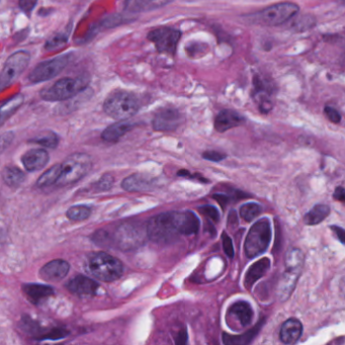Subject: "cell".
<instances>
[{"instance_id": "32", "label": "cell", "mask_w": 345, "mask_h": 345, "mask_svg": "<svg viewBox=\"0 0 345 345\" xmlns=\"http://www.w3.org/2000/svg\"><path fill=\"white\" fill-rule=\"evenodd\" d=\"M262 212V209L259 205L255 203H248L241 207L240 216L246 222H251Z\"/></svg>"}, {"instance_id": "35", "label": "cell", "mask_w": 345, "mask_h": 345, "mask_svg": "<svg viewBox=\"0 0 345 345\" xmlns=\"http://www.w3.org/2000/svg\"><path fill=\"white\" fill-rule=\"evenodd\" d=\"M314 24H315V19L312 16H301V18L298 21L296 20L295 22L296 28L300 30L309 29L312 26H314Z\"/></svg>"}, {"instance_id": "9", "label": "cell", "mask_w": 345, "mask_h": 345, "mask_svg": "<svg viewBox=\"0 0 345 345\" xmlns=\"http://www.w3.org/2000/svg\"><path fill=\"white\" fill-rule=\"evenodd\" d=\"M181 33L174 27L159 26L148 34V40L152 42L160 53L173 55L176 51Z\"/></svg>"}, {"instance_id": "31", "label": "cell", "mask_w": 345, "mask_h": 345, "mask_svg": "<svg viewBox=\"0 0 345 345\" xmlns=\"http://www.w3.org/2000/svg\"><path fill=\"white\" fill-rule=\"evenodd\" d=\"M91 215V208L87 206H73L66 212V216L69 220L74 222L84 221Z\"/></svg>"}, {"instance_id": "33", "label": "cell", "mask_w": 345, "mask_h": 345, "mask_svg": "<svg viewBox=\"0 0 345 345\" xmlns=\"http://www.w3.org/2000/svg\"><path fill=\"white\" fill-rule=\"evenodd\" d=\"M34 142H36L37 144H40L44 147H47V148H55L59 143V138L55 133L47 132V133L41 134L37 138H35Z\"/></svg>"}, {"instance_id": "22", "label": "cell", "mask_w": 345, "mask_h": 345, "mask_svg": "<svg viewBox=\"0 0 345 345\" xmlns=\"http://www.w3.org/2000/svg\"><path fill=\"white\" fill-rule=\"evenodd\" d=\"M133 127L134 124L128 121L127 119L118 120L117 122L110 125L109 128H107L103 132L102 138L107 142H116L123 135H125L129 131H131Z\"/></svg>"}, {"instance_id": "20", "label": "cell", "mask_w": 345, "mask_h": 345, "mask_svg": "<svg viewBox=\"0 0 345 345\" xmlns=\"http://www.w3.org/2000/svg\"><path fill=\"white\" fill-rule=\"evenodd\" d=\"M22 289L27 298L35 304L44 302L54 294L51 287L40 284H26L22 286Z\"/></svg>"}, {"instance_id": "6", "label": "cell", "mask_w": 345, "mask_h": 345, "mask_svg": "<svg viewBox=\"0 0 345 345\" xmlns=\"http://www.w3.org/2000/svg\"><path fill=\"white\" fill-rule=\"evenodd\" d=\"M271 240V227L268 219L263 218L257 221L249 230L245 244V254L248 258H254L262 254Z\"/></svg>"}, {"instance_id": "40", "label": "cell", "mask_w": 345, "mask_h": 345, "mask_svg": "<svg viewBox=\"0 0 345 345\" xmlns=\"http://www.w3.org/2000/svg\"><path fill=\"white\" fill-rule=\"evenodd\" d=\"M223 238V247H224V251L225 253L229 256V257H233L234 255V249H233V243L231 238L227 235V234H223L222 236Z\"/></svg>"}, {"instance_id": "11", "label": "cell", "mask_w": 345, "mask_h": 345, "mask_svg": "<svg viewBox=\"0 0 345 345\" xmlns=\"http://www.w3.org/2000/svg\"><path fill=\"white\" fill-rule=\"evenodd\" d=\"M182 122L181 114L174 109H163L156 114L153 128L156 131L170 132L176 130Z\"/></svg>"}, {"instance_id": "3", "label": "cell", "mask_w": 345, "mask_h": 345, "mask_svg": "<svg viewBox=\"0 0 345 345\" xmlns=\"http://www.w3.org/2000/svg\"><path fill=\"white\" fill-rule=\"evenodd\" d=\"M87 270L96 278L103 281H114L122 274V263L107 252H94L88 256Z\"/></svg>"}, {"instance_id": "21", "label": "cell", "mask_w": 345, "mask_h": 345, "mask_svg": "<svg viewBox=\"0 0 345 345\" xmlns=\"http://www.w3.org/2000/svg\"><path fill=\"white\" fill-rule=\"evenodd\" d=\"M230 315L234 317L241 327L250 325L253 318V310L246 302H237L229 310Z\"/></svg>"}, {"instance_id": "42", "label": "cell", "mask_w": 345, "mask_h": 345, "mask_svg": "<svg viewBox=\"0 0 345 345\" xmlns=\"http://www.w3.org/2000/svg\"><path fill=\"white\" fill-rule=\"evenodd\" d=\"M112 184H113V178L110 175H107L104 178H102L99 185L101 186L102 190H109V188L112 186Z\"/></svg>"}, {"instance_id": "15", "label": "cell", "mask_w": 345, "mask_h": 345, "mask_svg": "<svg viewBox=\"0 0 345 345\" xmlns=\"http://www.w3.org/2000/svg\"><path fill=\"white\" fill-rule=\"evenodd\" d=\"M244 121L245 118L239 113L232 110H224L220 112L215 118V129L220 133H223L238 127Z\"/></svg>"}, {"instance_id": "27", "label": "cell", "mask_w": 345, "mask_h": 345, "mask_svg": "<svg viewBox=\"0 0 345 345\" xmlns=\"http://www.w3.org/2000/svg\"><path fill=\"white\" fill-rule=\"evenodd\" d=\"M330 213V208L326 205H318L314 207L304 218L307 225H317L324 221Z\"/></svg>"}, {"instance_id": "19", "label": "cell", "mask_w": 345, "mask_h": 345, "mask_svg": "<svg viewBox=\"0 0 345 345\" xmlns=\"http://www.w3.org/2000/svg\"><path fill=\"white\" fill-rule=\"evenodd\" d=\"M302 333H303L302 323L298 319L291 318L281 325L279 337H280V340L286 344H294L300 339Z\"/></svg>"}, {"instance_id": "45", "label": "cell", "mask_w": 345, "mask_h": 345, "mask_svg": "<svg viewBox=\"0 0 345 345\" xmlns=\"http://www.w3.org/2000/svg\"><path fill=\"white\" fill-rule=\"evenodd\" d=\"M186 339H187V336H186V333L185 331H181L177 337V340H176V343H180V344H183L186 342Z\"/></svg>"}, {"instance_id": "26", "label": "cell", "mask_w": 345, "mask_h": 345, "mask_svg": "<svg viewBox=\"0 0 345 345\" xmlns=\"http://www.w3.org/2000/svg\"><path fill=\"white\" fill-rule=\"evenodd\" d=\"M299 272L292 271V270H287L282 276V279L280 281L279 285V298L287 300L290 298L292 292L294 291V288L297 284V279L299 277Z\"/></svg>"}, {"instance_id": "24", "label": "cell", "mask_w": 345, "mask_h": 345, "mask_svg": "<svg viewBox=\"0 0 345 345\" xmlns=\"http://www.w3.org/2000/svg\"><path fill=\"white\" fill-rule=\"evenodd\" d=\"M153 181L148 179L146 176L141 174H133L122 181L121 186L124 191L128 192H144L150 191L153 187Z\"/></svg>"}, {"instance_id": "16", "label": "cell", "mask_w": 345, "mask_h": 345, "mask_svg": "<svg viewBox=\"0 0 345 345\" xmlns=\"http://www.w3.org/2000/svg\"><path fill=\"white\" fill-rule=\"evenodd\" d=\"M67 288L73 294L79 296H91L97 293L99 284L85 275H77L68 282Z\"/></svg>"}, {"instance_id": "25", "label": "cell", "mask_w": 345, "mask_h": 345, "mask_svg": "<svg viewBox=\"0 0 345 345\" xmlns=\"http://www.w3.org/2000/svg\"><path fill=\"white\" fill-rule=\"evenodd\" d=\"M24 101L21 93H17L0 106V127L19 109Z\"/></svg>"}, {"instance_id": "23", "label": "cell", "mask_w": 345, "mask_h": 345, "mask_svg": "<svg viewBox=\"0 0 345 345\" xmlns=\"http://www.w3.org/2000/svg\"><path fill=\"white\" fill-rule=\"evenodd\" d=\"M269 266L270 260L268 258H261L253 265H251L245 275V287L247 289L252 287L256 280H258L266 273V271L269 269Z\"/></svg>"}, {"instance_id": "38", "label": "cell", "mask_w": 345, "mask_h": 345, "mask_svg": "<svg viewBox=\"0 0 345 345\" xmlns=\"http://www.w3.org/2000/svg\"><path fill=\"white\" fill-rule=\"evenodd\" d=\"M199 211L203 215H205L206 217L211 218L213 221H215V222L219 221V213H218L216 208L211 207V206H209V207H202L201 209H199Z\"/></svg>"}, {"instance_id": "8", "label": "cell", "mask_w": 345, "mask_h": 345, "mask_svg": "<svg viewBox=\"0 0 345 345\" xmlns=\"http://www.w3.org/2000/svg\"><path fill=\"white\" fill-rule=\"evenodd\" d=\"M30 56L25 51H18L6 60L0 74V91L13 84L26 69Z\"/></svg>"}, {"instance_id": "37", "label": "cell", "mask_w": 345, "mask_h": 345, "mask_svg": "<svg viewBox=\"0 0 345 345\" xmlns=\"http://www.w3.org/2000/svg\"><path fill=\"white\" fill-rule=\"evenodd\" d=\"M325 114H326L327 117H328L332 122H334V123H339V122H340V120H341V115H340V113H339L336 109H334V108H332V107H330V106H327V107L325 108Z\"/></svg>"}, {"instance_id": "44", "label": "cell", "mask_w": 345, "mask_h": 345, "mask_svg": "<svg viewBox=\"0 0 345 345\" xmlns=\"http://www.w3.org/2000/svg\"><path fill=\"white\" fill-rule=\"evenodd\" d=\"M332 230L334 231V233L336 234V236L338 237L340 242L344 243V230L342 228H340V227H337V226H333Z\"/></svg>"}, {"instance_id": "18", "label": "cell", "mask_w": 345, "mask_h": 345, "mask_svg": "<svg viewBox=\"0 0 345 345\" xmlns=\"http://www.w3.org/2000/svg\"><path fill=\"white\" fill-rule=\"evenodd\" d=\"M172 1L174 0H125L124 9L133 13L146 12L161 8Z\"/></svg>"}, {"instance_id": "29", "label": "cell", "mask_w": 345, "mask_h": 345, "mask_svg": "<svg viewBox=\"0 0 345 345\" xmlns=\"http://www.w3.org/2000/svg\"><path fill=\"white\" fill-rule=\"evenodd\" d=\"M2 178L7 185L16 187L23 182L25 175L19 168L14 166H7L2 171Z\"/></svg>"}, {"instance_id": "5", "label": "cell", "mask_w": 345, "mask_h": 345, "mask_svg": "<svg viewBox=\"0 0 345 345\" xmlns=\"http://www.w3.org/2000/svg\"><path fill=\"white\" fill-rule=\"evenodd\" d=\"M86 85L87 81L82 77H64L45 87L41 91V98L47 102H63L77 96Z\"/></svg>"}, {"instance_id": "39", "label": "cell", "mask_w": 345, "mask_h": 345, "mask_svg": "<svg viewBox=\"0 0 345 345\" xmlns=\"http://www.w3.org/2000/svg\"><path fill=\"white\" fill-rule=\"evenodd\" d=\"M37 2L38 0H18L19 7L25 13H29L31 10H33L35 6L37 5Z\"/></svg>"}, {"instance_id": "14", "label": "cell", "mask_w": 345, "mask_h": 345, "mask_svg": "<svg viewBox=\"0 0 345 345\" xmlns=\"http://www.w3.org/2000/svg\"><path fill=\"white\" fill-rule=\"evenodd\" d=\"M70 269L67 261L63 259H55L48 262L40 270V275L47 281H59L64 278Z\"/></svg>"}, {"instance_id": "12", "label": "cell", "mask_w": 345, "mask_h": 345, "mask_svg": "<svg viewBox=\"0 0 345 345\" xmlns=\"http://www.w3.org/2000/svg\"><path fill=\"white\" fill-rule=\"evenodd\" d=\"M173 221L179 235H192L199 231L200 221L192 212H172Z\"/></svg>"}, {"instance_id": "43", "label": "cell", "mask_w": 345, "mask_h": 345, "mask_svg": "<svg viewBox=\"0 0 345 345\" xmlns=\"http://www.w3.org/2000/svg\"><path fill=\"white\" fill-rule=\"evenodd\" d=\"M333 197H334V199L337 200V201H340V202H343V201H344L345 195H344V190H343V187H342V186H339V187L336 188Z\"/></svg>"}, {"instance_id": "17", "label": "cell", "mask_w": 345, "mask_h": 345, "mask_svg": "<svg viewBox=\"0 0 345 345\" xmlns=\"http://www.w3.org/2000/svg\"><path fill=\"white\" fill-rule=\"evenodd\" d=\"M21 161L27 171H38L48 163L49 154L44 149L29 150L22 156Z\"/></svg>"}, {"instance_id": "10", "label": "cell", "mask_w": 345, "mask_h": 345, "mask_svg": "<svg viewBox=\"0 0 345 345\" xmlns=\"http://www.w3.org/2000/svg\"><path fill=\"white\" fill-rule=\"evenodd\" d=\"M69 63V56L63 55L51 60L40 63L37 67L30 72L28 79L33 83H40L56 77L60 72L64 70Z\"/></svg>"}, {"instance_id": "2", "label": "cell", "mask_w": 345, "mask_h": 345, "mask_svg": "<svg viewBox=\"0 0 345 345\" xmlns=\"http://www.w3.org/2000/svg\"><path fill=\"white\" fill-rule=\"evenodd\" d=\"M299 11V6L294 2H281L268 6L260 11L246 15L247 21L253 24L275 26L286 23Z\"/></svg>"}, {"instance_id": "34", "label": "cell", "mask_w": 345, "mask_h": 345, "mask_svg": "<svg viewBox=\"0 0 345 345\" xmlns=\"http://www.w3.org/2000/svg\"><path fill=\"white\" fill-rule=\"evenodd\" d=\"M66 43H67V36L65 34H57L47 41L45 48L48 51H53L55 49H59L63 47Z\"/></svg>"}, {"instance_id": "4", "label": "cell", "mask_w": 345, "mask_h": 345, "mask_svg": "<svg viewBox=\"0 0 345 345\" xmlns=\"http://www.w3.org/2000/svg\"><path fill=\"white\" fill-rule=\"evenodd\" d=\"M91 158L85 153H74L60 164V174L56 185L63 187L73 184L84 177L91 169Z\"/></svg>"}, {"instance_id": "1", "label": "cell", "mask_w": 345, "mask_h": 345, "mask_svg": "<svg viewBox=\"0 0 345 345\" xmlns=\"http://www.w3.org/2000/svg\"><path fill=\"white\" fill-rule=\"evenodd\" d=\"M140 109V103L134 93L125 90L112 92L104 104L107 115L117 120L128 119Z\"/></svg>"}, {"instance_id": "28", "label": "cell", "mask_w": 345, "mask_h": 345, "mask_svg": "<svg viewBox=\"0 0 345 345\" xmlns=\"http://www.w3.org/2000/svg\"><path fill=\"white\" fill-rule=\"evenodd\" d=\"M304 261L305 256L300 249H291L286 256V269L301 273Z\"/></svg>"}, {"instance_id": "13", "label": "cell", "mask_w": 345, "mask_h": 345, "mask_svg": "<svg viewBox=\"0 0 345 345\" xmlns=\"http://www.w3.org/2000/svg\"><path fill=\"white\" fill-rule=\"evenodd\" d=\"M142 234L139 229L132 225H122L115 233V241L121 249H132L140 244Z\"/></svg>"}, {"instance_id": "7", "label": "cell", "mask_w": 345, "mask_h": 345, "mask_svg": "<svg viewBox=\"0 0 345 345\" xmlns=\"http://www.w3.org/2000/svg\"><path fill=\"white\" fill-rule=\"evenodd\" d=\"M148 237L156 243H168L175 240L179 233L173 221L172 212L157 215L147 225Z\"/></svg>"}, {"instance_id": "41", "label": "cell", "mask_w": 345, "mask_h": 345, "mask_svg": "<svg viewBox=\"0 0 345 345\" xmlns=\"http://www.w3.org/2000/svg\"><path fill=\"white\" fill-rule=\"evenodd\" d=\"M204 157L211 161H221L225 158V155L217 151H207L204 153Z\"/></svg>"}, {"instance_id": "30", "label": "cell", "mask_w": 345, "mask_h": 345, "mask_svg": "<svg viewBox=\"0 0 345 345\" xmlns=\"http://www.w3.org/2000/svg\"><path fill=\"white\" fill-rule=\"evenodd\" d=\"M60 174V164L52 166L50 169L45 171L42 176L37 181V185L39 187H48L50 185L56 184V181Z\"/></svg>"}, {"instance_id": "36", "label": "cell", "mask_w": 345, "mask_h": 345, "mask_svg": "<svg viewBox=\"0 0 345 345\" xmlns=\"http://www.w3.org/2000/svg\"><path fill=\"white\" fill-rule=\"evenodd\" d=\"M13 133L11 132H7L2 134L0 136V154L3 153L11 144L12 140H13Z\"/></svg>"}]
</instances>
